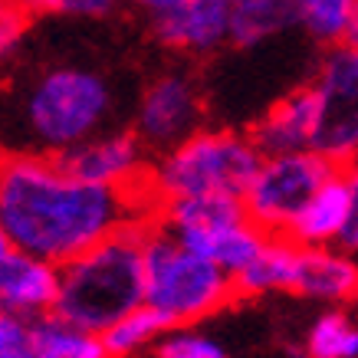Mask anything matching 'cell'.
<instances>
[{
    "mask_svg": "<svg viewBox=\"0 0 358 358\" xmlns=\"http://www.w3.org/2000/svg\"><path fill=\"white\" fill-rule=\"evenodd\" d=\"M158 204L152 178L141 171L125 185H92L59 171L50 155L0 158V230L10 247L53 266L129 220L155 217Z\"/></svg>",
    "mask_w": 358,
    "mask_h": 358,
    "instance_id": "obj_1",
    "label": "cell"
},
{
    "mask_svg": "<svg viewBox=\"0 0 358 358\" xmlns=\"http://www.w3.org/2000/svg\"><path fill=\"white\" fill-rule=\"evenodd\" d=\"M155 217L129 220L79 257L56 266V299L50 313L73 326L102 332L125 313L145 303L141 247Z\"/></svg>",
    "mask_w": 358,
    "mask_h": 358,
    "instance_id": "obj_2",
    "label": "cell"
},
{
    "mask_svg": "<svg viewBox=\"0 0 358 358\" xmlns=\"http://www.w3.org/2000/svg\"><path fill=\"white\" fill-rule=\"evenodd\" d=\"M141 263H145V303L141 306H148L164 329L191 326L240 299L234 289V276L227 270H220L217 263L201 253L185 250L158 227V220L148 224Z\"/></svg>",
    "mask_w": 358,
    "mask_h": 358,
    "instance_id": "obj_3",
    "label": "cell"
},
{
    "mask_svg": "<svg viewBox=\"0 0 358 358\" xmlns=\"http://www.w3.org/2000/svg\"><path fill=\"white\" fill-rule=\"evenodd\" d=\"M112 112L109 83L79 66L46 69L23 96V129L40 152L53 155L92 138Z\"/></svg>",
    "mask_w": 358,
    "mask_h": 358,
    "instance_id": "obj_4",
    "label": "cell"
},
{
    "mask_svg": "<svg viewBox=\"0 0 358 358\" xmlns=\"http://www.w3.org/2000/svg\"><path fill=\"white\" fill-rule=\"evenodd\" d=\"M263 155L243 135L234 131H191L178 141L152 178L162 201L191 194H247Z\"/></svg>",
    "mask_w": 358,
    "mask_h": 358,
    "instance_id": "obj_5",
    "label": "cell"
},
{
    "mask_svg": "<svg viewBox=\"0 0 358 358\" xmlns=\"http://www.w3.org/2000/svg\"><path fill=\"white\" fill-rule=\"evenodd\" d=\"M338 168H345V164H336L332 158L313 152V148L263 158L247 194H243L247 217L266 237L286 234V227L299 217V210L315 194V187L322 185L329 174H336Z\"/></svg>",
    "mask_w": 358,
    "mask_h": 358,
    "instance_id": "obj_6",
    "label": "cell"
},
{
    "mask_svg": "<svg viewBox=\"0 0 358 358\" xmlns=\"http://www.w3.org/2000/svg\"><path fill=\"white\" fill-rule=\"evenodd\" d=\"M282 237L296 240L299 247H329L338 243L342 253H352L358 243V181L355 168L345 164L336 174H329L315 187L309 204L299 210V217L286 227Z\"/></svg>",
    "mask_w": 358,
    "mask_h": 358,
    "instance_id": "obj_7",
    "label": "cell"
},
{
    "mask_svg": "<svg viewBox=\"0 0 358 358\" xmlns=\"http://www.w3.org/2000/svg\"><path fill=\"white\" fill-rule=\"evenodd\" d=\"M158 227L174 237L185 250L201 253V257H214V250L230 230L247 224V207L243 197L230 194H191V197H171L158 204Z\"/></svg>",
    "mask_w": 358,
    "mask_h": 358,
    "instance_id": "obj_8",
    "label": "cell"
},
{
    "mask_svg": "<svg viewBox=\"0 0 358 358\" xmlns=\"http://www.w3.org/2000/svg\"><path fill=\"white\" fill-rule=\"evenodd\" d=\"M201 122V96L197 86L181 73L158 76L145 89L138 109V135L152 148H174Z\"/></svg>",
    "mask_w": 358,
    "mask_h": 358,
    "instance_id": "obj_9",
    "label": "cell"
},
{
    "mask_svg": "<svg viewBox=\"0 0 358 358\" xmlns=\"http://www.w3.org/2000/svg\"><path fill=\"white\" fill-rule=\"evenodd\" d=\"M326 119V99L315 86L299 89L293 96H286L280 106H273V112L253 129L250 141L260 148L263 158L282 152H303L313 148V138L319 125Z\"/></svg>",
    "mask_w": 358,
    "mask_h": 358,
    "instance_id": "obj_10",
    "label": "cell"
},
{
    "mask_svg": "<svg viewBox=\"0 0 358 358\" xmlns=\"http://www.w3.org/2000/svg\"><path fill=\"white\" fill-rule=\"evenodd\" d=\"M59 171L73 174L92 185H125L141 171V148L135 135H109V138H86L69 148L50 155Z\"/></svg>",
    "mask_w": 358,
    "mask_h": 358,
    "instance_id": "obj_11",
    "label": "cell"
},
{
    "mask_svg": "<svg viewBox=\"0 0 358 358\" xmlns=\"http://www.w3.org/2000/svg\"><path fill=\"white\" fill-rule=\"evenodd\" d=\"M56 299V266L10 247L0 253V313L33 319Z\"/></svg>",
    "mask_w": 358,
    "mask_h": 358,
    "instance_id": "obj_12",
    "label": "cell"
},
{
    "mask_svg": "<svg viewBox=\"0 0 358 358\" xmlns=\"http://www.w3.org/2000/svg\"><path fill=\"white\" fill-rule=\"evenodd\" d=\"M230 0H181L174 10L155 17V36L187 53H210L227 40Z\"/></svg>",
    "mask_w": 358,
    "mask_h": 358,
    "instance_id": "obj_13",
    "label": "cell"
},
{
    "mask_svg": "<svg viewBox=\"0 0 358 358\" xmlns=\"http://www.w3.org/2000/svg\"><path fill=\"white\" fill-rule=\"evenodd\" d=\"M355 289L358 270L355 263L348 260V253H336L329 247H299L293 293L332 299V303H348V299H355Z\"/></svg>",
    "mask_w": 358,
    "mask_h": 358,
    "instance_id": "obj_14",
    "label": "cell"
},
{
    "mask_svg": "<svg viewBox=\"0 0 358 358\" xmlns=\"http://www.w3.org/2000/svg\"><path fill=\"white\" fill-rule=\"evenodd\" d=\"M27 358H109L99 332L73 326L63 315H33L27 326Z\"/></svg>",
    "mask_w": 358,
    "mask_h": 358,
    "instance_id": "obj_15",
    "label": "cell"
},
{
    "mask_svg": "<svg viewBox=\"0 0 358 358\" xmlns=\"http://www.w3.org/2000/svg\"><path fill=\"white\" fill-rule=\"evenodd\" d=\"M299 23V0H230L227 40L257 46Z\"/></svg>",
    "mask_w": 358,
    "mask_h": 358,
    "instance_id": "obj_16",
    "label": "cell"
},
{
    "mask_svg": "<svg viewBox=\"0 0 358 358\" xmlns=\"http://www.w3.org/2000/svg\"><path fill=\"white\" fill-rule=\"evenodd\" d=\"M299 23L319 43L355 46L358 0H299Z\"/></svg>",
    "mask_w": 358,
    "mask_h": 358,
    "instance_id": "obj_17",
    "label": "cell"
},
{
    "mask_svg": "<svg viewBox=\"0 0 358 358\" xmlns=\"http://www.w3.org/2000/svg\"><path fill=\"white\" fill-rule=\"evenodd\" d=\"M315 89L326 99V109H355L358 96V53L352 43H332V53L322 59Z\"/></svg>",
    "mask_w": 358,
    "mask_h": 358,
    "instance_id": "obj_18",
    "label": "cell"
},
{
    "mask_svg": "<svg viewBox=\"0 0 358 358\" xmlns=\"http://www.w3.org/2000/svg\"><path fill=\"white\" fill-rule=\"evenodd\" d=\"M162 329L164 326L158 322V315L148 306H138V309L125 313L122 319H115L109 329H102L99 338H102L109 358H122V355H129V352H135V348H141L148 338L158 336Z\"/></svg>",
    "mask_w": 358,
    "mask_h": 358,
    "instance_id": "obj_19",
    "label": "cell"
},
{
    "mask_svg": "<svg viewBox=\"0 0 358 358\" xmlns=\"http://www.w3.org/2000/svg\"><path fill=\"white\" fill-rule=\"evenodd\" d=\"M309 358H355L358 332L345 319V313H326L309 332L306 342Z\"/></svg>",
    "mask_w": 358,
    "mask_h": 358,
    "instance_id": "obj_20",
    "label": "cell"
},
{
    "mask_svg": "<svg viewBox=\"0 0 358 358\" xmlns=\"http://www.w3.org/2000/svg\"><path fill=\"white\" fill-rule=\"evenodd\" d=\"M23 10L36 13H69V17H109L119 0H17Z\"/></svg>",
    "mask_w": 358,
    "mask_h": 358,
    "instance_id": "obj_21",
    "label": "cell"
},
{
    "mask_svg": "<svg viewBox=\"0 0 358 358\" xmlns=\"http://www.w3.org/2000/svg\"><path fill=\"white\" fill-rule=\"evenodd\" d=\"M158 358H227V355L210 338L194 336V332H178V336H168L158 345Z\"/></svg>",
    "mask_w": 358,
    "mask_h": 358,
    "instance_id": "obj_22",
    "label": "cell"
},
{
    "mask_svg": "<svg viewBox=\"0 0 358 358\" xmlns=\"http://www.w3.org/2000/svg\"><path fill=\"white\" fill-rule=\"evenodd\" d=\"M30 13L23 10L17 0H0V59L20 43V36L27 33Z\"/></svg>",
    "mask_w": 358,
    "mask_h": 358,
    "instance_id": "obj_23",
    "label": "cell"
},
{
    "mask_svg": "<svg viewBox=\"0 0 358 358\" xmlns=\"http://www.w3.org/2000/svg\"><path fill=\"white\" fill-rule=\"evenodd\" d=\"M27 319L0 313V358H27Z\"/></svg>",
    "mask_w": 358,
    "mask_h": 358,
    "instance_id": "obj_24",
    "label": "cell"
},
{
    "mask_svg": "<svg viewBox=\"0 0 358 358\" xmlns=\"http://www.w3.org/2000/svg\"><path fill=\"white\" fill-rule=\"evenodd\" d=\"M135 7H141V10H148L152 17H158V13H168V10H174L181 0H131Z\"/></svg>",
    "mask_w": 358,
    "mask_h": 358,
    "instance_id": "obj_25",
    "label": "cell"
},
{
    "mask_svg": "<svg viewBox=\"0 0 358 358\" xmlns=\"http://www.w3.org/2000/svg\"><path fill=\"white\" fill-rule=\"evenodd\" d=\"M3 250H10V240H7V234L0 230V253H3Z\"/></svg>",
    "mask_w": 358,
    "mask_h": 358,
    "instance_id": "obj_26",
    "label": "cell"
}]
</instances>
